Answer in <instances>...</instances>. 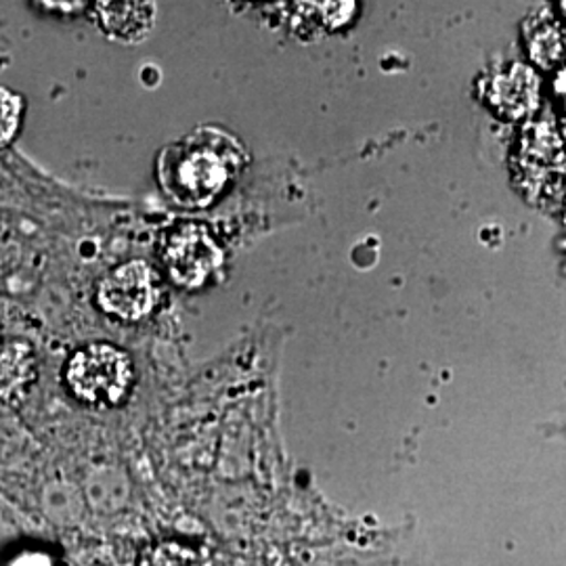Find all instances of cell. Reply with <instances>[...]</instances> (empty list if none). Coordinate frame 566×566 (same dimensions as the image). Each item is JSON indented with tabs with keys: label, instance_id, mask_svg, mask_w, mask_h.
Instances as JSON below:
<instances>
[{
	"label": "cell",
	"instance_id": "6da1fadb",
	"mask_svg": "<svg viewBox=\"0 0 566 566\" xmlns=\"http://www.w3.org/2000/svg\"><path fill=\"white\" fill-rule=\"evenodd\" d=\"M242 164V145L229 133L198 128L164 149L158 179L175 202L202 208L223 193Z\"/></svg>",
	"mask_w": 566,
	"mask_h": 566
},
{
	"label": "cell",
	"instance_id": "7a4b0ae2",
	"mask_svg": "<svg viewBox=\"0 0 566 566\" xmlns=\"http://www.w3.org/2000/svg\"><path fill=\"white\" fill-rule=\"evenodd\" d=\"M63 385L76 401L112 409L128 399L135 386V364L116 344H84L65 361Z\"/></svg>",
	"mask_w": 566,
	"mask_h": 566
},
{
	"label": "cell",
	"instance_id": "3957f363",
	"mask_svg": "<svg viewBox=\"0 0 566 566\" xmlns=\"http://www.w3.org/2000/svg\"><path fill=\"white\" fill-rule=\"evenodd\" d=\"M164 285L156 266L142 259L126 261L103 275L95 303L103 315L122 324H139L156 313L163 303Z\"/></svg>",
	"mask_w": 566,
	"mask_h": 566
},
{
	"label": "cell",
	"instance_id": "277c9868",
	"mask_svg": "<svg viewBox=\"0 0 566 566\" xmlns=\"http://www.w3.org/2000/svg\"><path fill=\"white\" fill-rule=\"evenodd\" d=\"M163 263L170 282L185 290H198L221 271L224 254L203 224L185 223L166 235Z\"/></svg>",
	"mask_w": 566,
	"mask_h": 566
},
{
	"label": "cell",
	"instance_id": "5b68a950",
	"mask_svg": "<svg viewBox=\"0 0 566 566\" xmlns=\"http://www.w3.org/2000/svg\"><path fill=\"white\" fill-rule=\"evenodd\" d=\"M542 81L525 63H510L491 76L486 84V102L502 116L518 120L533 114L539 105Z\"/></svg>",
	"mask_w": 566,
	"mask_h": 566
},
{
	"label": "cell",
	"instance_id": "8992f818",
	"mask_svg": "<svg viewBox=\"0 0 566 566\" xmlns=\"http://www.w3.org/2000/svg\"><path fill=\"white\" fill-rule=\"evenodd\" d=\"M156 9L154 2H93L88 18L107 39L137 44L151 34Z\"/></svg>",
	"mask_w": 566,
	"mask_h": 566
},
{
	"label": "cell",
	"instance_id": "52a82bcc",
	"mask_svg": "<svg viewBox=\"0 0 566 566\" xmlns=\"http://www.w3.org/2000/svg\"><path fill=\"white\" fill-rule=\"evenodd\" d=\"M39 359L28 343L0 344V403L15 405L25 399L36 382Z\"/></svg>",
	"mask_w": 566,
	"mask_h": 566
},
{
	"label": "cell",
	"instance_id": "ba28073f",
	"mask_svg": "<svg viewBox=\"0 0 566 566\" xmlns=\"http://www.w3.org/2000/svg\"><path fill=\"white\" fill-rule=\"evenodd\" d=\"M528 51L535 63L542 67H554L566 61V32L560 23L552 20H539L537 25L528 30Z\"/></svg>",
	"mask_w": 566,
	"mask_h": 566
},
{
	"label": "cell",
	"instance_id": "9c48e42d",
	"mask_svg": "<svg viewBox=\"0 0 566 566\" xmlns=\"http://www.w3.org/2000/svg\"><path fill=\"white\" fill-rule=\"evenodd\" d=\"M139 566H214V563L200 547L166 539L147 547Z\"/></svg>",
	"mask_w": 566,
	"mask_h": 566
},
{
	"label": "cell",
	"instance_id": "30bf717a",
	"mask_svg": "<svg viewBox=\"0 0 566 566\" xmlns=\"http://www.w3.org/2000/svg\"><path fill=\"white\" fill-rule=\"evenodd\" d=\"M25 103L20 93L0 86V149L15 142L20 135Z\"/></svg>",
	"mask_w": 566,
	"mask_h": 566
},
{
	"label": "cell",
	"instance_id": "8fae6325",
	"mask_svg": "<svg viewBox=\"0 0 566 566\" xmlns=\"http://www.w3.org/2000/svg\"><path fill=\"white\" fill-rule=\"evenodd\" d=\"M34 7H44L49 13H82V11H88V4L86 2H36Z\"/></svg>",
	"mask_w": 566,
	"mask_h": 566
},
{
	"label": "cell",
	"instance_id": "7c38bea8",
	"mask_svg": "<svg viewBox=\"0 0 566 566\" xmlns=\"http://www.w3.org/2000/svg\"><path fill=\"white\" fill-rule=\"evenodd\" d=\"M554 93H556V97H558L566 107V67L565 70H560V72H558V76H556V82H554Z\"/></svg>",
	"mask_w": 566,
	"mask_h": 566
},
{
	"label": "cell",
	"instance_id": "4fadbf2b",
	"mask_svg": "<svg viewBox=\"0 0 566 566\" xmlns=\"http://www.w3.org/2000/svg\"><path fill=\"white\" fill-rule=\"evenodd\" d=\"M563 7H565V11H566V2H563Z\"/></svg>",
	"mask_w": 566,
	"mask_h": 566
}]
</instances>
